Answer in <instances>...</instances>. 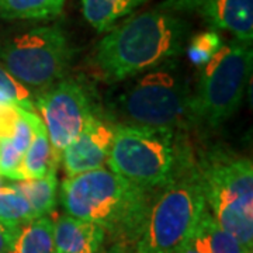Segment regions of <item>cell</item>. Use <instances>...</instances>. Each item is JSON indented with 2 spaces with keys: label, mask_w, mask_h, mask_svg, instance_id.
<instances>
[{
  "label": "cell",
  "mask_w": 253,
  "mask_h": 253,
  "mask_svg": "<svg viewBox=\"0 0 253 253\" xmlns=\"http://www.w3.org/2000/svg\"><path fill=\"white\" fill-rule=\"evenodd\" d=\"M116 123L101 111L89 120L79 135L61 154L63 170L68 177L107 166L114 141Z\"/></svg>",
  "instance_id": "obj_10"
},
{
  "label": "cell",
  "mask_w": 253,
  "mask_h": 253,
  "mask_svg": "<svg viewBox=\"0 0 253 253\" xmlns=\"http://www.w3.org/2000/svg\"><path fill=\"white\" fill-rule=\"evenodd\" d=\"M101 253H135L132 246H128L124 244H113L107 251Z\"/></svg>",
  "instance_id": "obj_26"
},
{
  "label": "cell",
  "mask_w": 253,
  "mask_h": 253,
  "mask_svg": "<svg viewBox=\"0 0 253 253\" xmlns=\"http://www.w3.org/2000/svg\"><path fill=\"white\" fill-rule=\"evenodd\" d=\"M120 94L117 124L187 132L193 129L190 82L176 59L142 73Z\"/></svg>",
  "instance_id": "obj_5"
},
{
  "label": "cell",
  "mask_w": 253,
  "mask_h": 253,
  "mask_svg": "<svg viewBox=\"0 0 253 253\" xmlns=\"http://www.w3.org/2000/svg\"><path fill=\"white\" fill-rule=\"evenodd\" d=\"M20 118V107L0 103V138H10Z\"/></svg>",
  "instance_id": "obj_23"
},
{
  "label": "cell",
  "mask_w": 253,
  "mask_h": 253,
  "mask_svg": "<svg viewBox=\"0 0 253 253\" xmlns=\"http://www.w3.org/2000/svg\"><path fill=\"white\" fill-rule=\"evenodd\" d=\"M7 181H9V180H6L4 177H1V176H0V187L6 186V184H7Z\"/></svg>",
  "instance_id": "obj_28"
},
{
  "label": "cell",
  "mask_w": 253,
  "mask_h": 253,
  "mask_svg": "<svg viewBox=\"0 0 253 253\" xmlns=\"http://www.w3.org/2000/svg\"><path fill=\"white\" fill-rule=\"evenodd\" d=\"M36 110L49 136L56 159L83 131L93 116L101 111L96 87L84 75H66L36 97Z\"/></svg>",
  "instance_id": "obj_9"
},
{
  "label": "cell",
  "mask_w": 253,
  "mask_h": 253,
  "mask_svg": "<svg viewBox=\"0 0 253 253\" xmlns=\"http://www.w3.org/2000/svg\"><path fill=\"white\" fill-rule=\"evenodd\" d=\"M189 24L180 14L155 7L132 14L111 28L94 48L91 62L106 82H123L176 59Z\"/></svg>",
  "instance_id": "obj_1"
},
{
  "label": "cell",
  "mask_w": 253,
  "mask_h": 253,
  "mask_svg": "<svg viewBox=\"0 0 253 253\" xmlns=\"http://www.w3.org/2000/svg\"><path fill=\"white\" fill-rule=\"evenodd\" d=\"M155 196L106 166L66 177L59 190V204L66 215L101 226L113 244L134 248Z\"/></svg>",
  "instance_id": "obj_2"
},
{
  "label": "cell",
  "mask_w": 253,
  "mask_h": 253,
  "mask_svg": "<svg viewBox=\"0 0 253 253\" xmlns=\"http://www.w3.org/2000/svg\"><path fill=\"white\" fill-rule=\"evenodd\" d=\"M180 253H201V251L197 248V245L194 244V241H193V239H190L189 244L183 248V251H181Z\"/></svg>",
  "instance_id": "obj_27"
},
{
  "label": "cell",
  "mask_w": 253,
  "mask_h": 253,
  "mask_svg": "<svg viewBox=\"0 0 253 253\" xmlns=\"http://www.w3.org/2000/svg\"><path fill=\"white\" fill-rule=\"evenodd\" d=\"M224 40L215 30H206L197 33L196 36L190 38L186 54L189 61L196 68H204L215 55L224 46Z\"/></svg>",
  "instance_id": "obj_20"
},
{
  "label": "cell",
  "mask_w": 253,
  "mask_h": 253,
  "mask_svg": "<svg viewBox=\"0 0 253 253\" xmlns=\"http://www.w3.org/2000/svg\"><path fill=\"white\" fill-rule=\"evenodd\" d=\"M191 239L201 253H252L248 252L234 236L221 228L207 206L200 217Z\"/></svg>",
  "instance_id": "obj_15"
},
{
  "label": "cell",
  "mask_w": 253,
  "mask_h": 253,
  "mask_svg": "<svg viewBox=\"0 0 253 253\" xmlns=\"http://www.w3.org/2000/svg\"><path fill=\"white\" fill-rule=\"evenodd\" d=\"M9 184L26 199L36 218L51 217L54 214L58 191L56 172H51L41 179L9 181Z\"/></svg>",
  "instance_id": "obj_16"
},
{
  "label": "cell",
  "mask_w": 253,
  "mask_h": 253,
  "mask_svg": "<svg viewBox=\"0 0 253 253\" xmlns=\"http://www.w3.org/2000/svg\"><path fill=\"white\" fill-rule=\"evenodd\" d=\"M28 120L33 126V139L23 158L21 172L24 179H41L51 172H56L59 161L52 151L41 117L34 111H28Z\"/></svg>",
  "instance_id": "obj_13"
},
{
  "label": "cell",
  "mask_w": 253,
  "mask_h": 253,
  "mask_svg": "<svg viewBox=\"0 0 253 253\" xmlns=\"http://www.w3.org/2000/svg\"><path fill=\"white\" fill-rule=\"evenodd\" d=\"M193 162L187 132L116 123L107 168L138 189L158 193Z\"/></svg>",
  "instance_id": "obj_4"
},
{
  "label": "cell",
  "mask_w": 253,
  "mask_h": 253,
  "mask_svg": "<svg viewBox=\"0 0 253 253\" xmlns=\"http://www.w3.org/2000/svg\"><path fill=\"white\" fill-rule=\"evenodd\" d=\"M0 103L13 104L36 113V97L23 83L11 75L0 62Z\"/></svg>",
  "instance_id": "obj_21"
},
{
  "label": "cell",
  "mask_w": 253,
  "mask_h": 253,
  "mask_svg": "<svg viewBox=\"0 0 253 253\" xmlns=\"http://www.w3.org/2000/svg\"><path fill=\"white\" fill-rule=\"evenodd\" d=\"M54 219L41 217L16 228L9 253H55Z\"/></svg>",
  "instance_id": "obj_17"
},
{
  "label": "cell",
  "mask_w": 253,
  "mask_h": 253,
  "mask_svg": "<svg viewBox=\"0 0 253 253\" xmlns=\"http://www.w3.org/2000/svg\"><path fill=\"white\" fill-rule=\"evenodd\" d=\"M23 155L18 154L10 138H0V176L6 180H24L21 172Z\"/></svg>",
  "instance_id": "obj_22"
},
{
  "label": "cell",
  "mask_w": 253,
  "mask_h": 253,
  "mask_svg": "<svg viewBox=\"0 0 253 253\" xmlns=\"http://www.w3.org/2000/svg\"><path fill=\"white\" fill-rule=\"evenodd\" d=\"M55 253H101L107 234L89 221L62 214L54 219Z\"/></svg>",
  "instance_id": "obj_12"
},
{
  "label": "cell",
  "mask_w": 253,
  "mask_h": 253,
  "mask_svg": "<svg viewBox=\"0 0 253 253\" xmlns=\"http://www.w3.org/2000/svg\"><path fill=\"white\" fill-rule=\"evenodd\" d=\"M16 228L17 226H9L0 222V253H9Z\"/></svg>",
  "instance_id": "obj_25"
},
{
  "label": "cell",
  "mask_w": 253,
  "mask_h": 253,
  "mask_svg": "<svg viewBox=\"0 0 253 253\" xmlns=\"http://www.w3.org/2000/svg\"><path fill=\"white\" fill-rule=\"evenodd\" d=\"M206 1H208V0H162L156 7L180 14V13L197 11Z\"/></svg>",
  "instance_id": "obj_24"
},
{
  "label": "cell",
  "mask_w": 253,
  "mask_h": 253,
  "mask_svg": "<svg viewBox=\"0 0 253 253\" xmlns=\"http://www.w3.org/2000/svg\"><path fill=\"white\" fill-rule=\"evenodd\" d=\"M194 168L210 212L253 253V163L225 145L194 151Z\"/></svg>",
  "instance_id": "obj_3"
},
{
  "label": "cell",
  "mask_w": 253,
  "mask_h": 253,
  "mask_svg": "<svg viewBox=\"0 0 253 253\" xmlns=\"http://www.w3.org/2000/svg\"><path fill=\"white\" fill-rule=\"evenodd\" d=\"M206 208L194 162L156 193L134 246L135 253H180Z\"/></svg>",
  "instance_id": "obj_7"
},
{
  "label": "cell",
  "mask_w": 253,
  "mask_h": 253,
  "mask_svg": "<svg viewBox=\"0 0 253 253\" xmlns=\"http://www.w3.org/2000/svg\"><path fill=\"white\" fill-rule=\"evenodd\" d=\"M66 0H0L1 20L49 21L63 11Z\"/></svg>",
  "instance_id": "obj_18"
},
{
  "label": "cell",
  "mask_w": 253,
  "mask_h": 253,
  "mask_svg": "<svg viewBox=\"0 0 253 253\" xmlns=\"http://www.w3.org/2000/svg\"><path fill=\"white\" fill-rule=\"evenodd\" d=\"M84 20L99 33L111 28L132 16L148 0H81Z\"/></svg>",
  "instance_id": "obj_14"
},
{
  "label": "cell",
  "mask_w": 253,
  "mask_h": 253,
  "mask_svg": "<svg viewBox=\"0 0 253 253\" xmlns=\"http://www.w3.org/2000/svg\"><path fill=\"white\" fill-rule=\"evenodd\" d=\"M252 44L232 40L201 68L193 90V129L215 132L234 117L252 75Z\"/></svg>",
  "instance_id": "obj_6"
},
{
  "label": "cell",
  "mask_w": 253,
  "mask_h": 253,
  "mask_svg": "<svg viewBox=\"0 0 253 253\" xmlns=\"http://www.w3.org/2000/svg\"><path fill=\"white\" fill-rule=\"evenodd\" d=\"M197 13L210 30L228 31L238 41L252 44L253 0H208Z\"/></svg>",
  "instance_id": "obj_11"
},
{
  "label": "cell",
  "mask_w": 253,
  "mask_h": 253,
  "mask_svg": "<svg viewBox=\"0 0 253 253\" xmlns=\"http://www.w3.org/2000/svg\"><path fill=\"white\" fill-rule=\"evenodd\" d=\"M36 219L26 199L7 184L0 187V222L9 226H20Z\"/></svg>",
  "instance_id": "obj_19"
},
{
  "label": "cell",
  "mask_w": 253,
  "mask_h": 253,
  "mask_svg": "<svg viewBox=\"0 0 253 253\" xmlns=\"http://www.w3.org/2000/svg\"><path fill=\"white\" fill-rule=\"evenodd\" d=\"M75 56L61 24H42L0 40V62L37 97L68 75Z\"/></svg>",
  "instance_id": "obj_8"
}]
</instances>
